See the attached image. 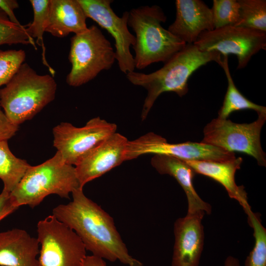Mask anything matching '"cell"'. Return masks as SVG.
Listing matches in <instances>:
<instances>
[{"label":"cell","instance_id":"7c38bea8","mask_svg":"<svg viewBox=\"0 0 266 266\" xmlns=\"http://www.w3.org/2000/svg\"><path fill=\"white\" fill-rule=\"evenodd\" d=\"M87 18L105 29L114 39L116 60L119 68L125 74L134 71V60L130 51L135 43L134 35L128 28L129 13L125 11L119 17L111 7V0H78Z\"/></svg>","mask_w":266,"mask_h":266},{"label":"cell","instance_id":"484cf974","mask_svg":"<svg viewBox=\"0 0 266 266\" xmlns=\"http://www.w3.org/2000/svg\"><path fill=\"white\" fill-rule=\"evenodd\" d=\"M211 9L215 29L235 26L239 21L240 6L238 0H213Z\"/></svg>","mask_w":266,"mask_h":266},{"label":"cell","instance_id":"83f0119b","mask_svg":"<svg viewBox=\"0 0 266 266\" xmlns=\"http://www.w3.org/2000/svg\"><path fill=\"white\" fill-rule=\"evenodd\" d=\"M18 130V126L13 124L0 108V140H7Z\"/></svg>","mask_w":266,"mask_h":266},{"label":"cell","instance_id":"30bf717a","mask_svg":"<svg viewBox=\"0 0 266 266\" xmlns=\"http://www.w3.org/2000/svg\"><path fill=\"white\" fill-rule=\"evenodd\" d=\"M116 130L115 124L99 117L92 118L80 128L63 122L53 129V145L66 163L75 166Z\"/></svg>","mask_w":266,"mask_h":266},{"label":"cell","instance_id":"2e32d148","mask_svg":"<svg viewBox=\"0 0 266 266\" xmlns=\"http://www.w3.org/2000/svg\"><path fill=\"white\" fill-rule=\"evenodd\" d=\"M39 250L37 238L24 230L0 232V266H38Z\"/></svg>","mask_w":266,"mask_h":266},{"label":"cell","instance_id":"5b68a950","mask_svg":"<svg viewBox=\"0 0 266 266\" xmlns=\"http://www.w3.org/2000/svg\"><path fill=\"white\" fill-rule=\"evenodd\" d=\"M78 188H81L75 166L66 163L57 151L43 163L31 166L10 193V198L12 204L18 208L24 205L34 208L49 195L69 199V194Z\"/></svg>","mask_w":266,"mask_h":266},{"label":"cell","instance_id":"f1b7e54d","mask_svg":"<svg viewBox=\"0 0 266 266\" xmlns=\"http://www.w3.org/2000/svg\"><path fill=\"white\" fill-rule=\"evenodd\" d=\"M17 209L11 203L10 193L3 189L0 194V221Z\"/></svg>","mask_w":266,"mask_h":266},{"label":"cell","instance_id":"7a4b0ae2","mask_svg":"<svg viewBox=\"0 0 266 266\" xmlns=\"http://www.w3.org/2000/svg\"><path fill=\"white\" fill-rule=\"evenodd\" d=\"M221 55L216 51L203 52L194 44H186L164 66L153 72L146 74L133 71L127 78L133 84L147 91L141 118L145 120L158 97L165 92H173L180 97L188 92V81L191 74L200 66L214 61L221 66Z\"/></svg>","mask_w":266,"mask_h":266},{"label":"cell","instance_id":"e0dca14e","mask_svg":"<svg viewBox=\"0 0 266 266\" xmlns=\"http://www.w3.org/2000/svg\"><path fill=\"white\" fill-rule=\"evenodd\" d=\"M151 164L159 173L172 176L183 188L188 200L187 213H211L210 205L200 198L194 188L195 172L185 161L172 156L154 155Z\"/></svg>","mask_w":266,"mask_h":266},{"label":"cell","instance_id":"ac0fdd59","mask_svg":"<svg viewBox=\"0 0 266 266\" xmlns=\"http://www.w3.org/2000/svg\"><path fill=\"white\" fill-rule=\"evenodd\" d=\"M87 17L78 0H50L45 32L57 37L87 30Z\"/></svg>","mask_w":266,"mask_h":266},{"label":"cell","instance_id":"6da1fadb","mask_svg":"<svg viewBox=\"0 0 266 266\" xmlns=\"http://www.w3.org/2000/svg\"><path fill=\"white\" fill-rule=\"evenodd\" d=\"M72 200L53 209L52 215L72 229L93 255L128 266H142L129 253L114 220L100 205L87 198L83 189L72 193Z\"/></svg>","mask_w":266,"mask_h":266},{"label":"cell","instance_id":"7402d4cb","mask_svg":"<svg viewBox=\"0 0 266 266\" xmlns=\"http://www.w3.org/2000/svg\"><path fill=\"white\" fill-rule=\"evenodd\" d=\"M33 11V19L32 22L24 26L28 34L33 39H36V42L42 48V63L50 72L52 76L55 71L48 63L46 59V48L44 44L43 34L45 32L47 21L50 0H30Z\"/></svg>","mask_w":266,"mask_h":266},{"label":"cell","instance_id":"ba28073f","mask_svg":"<svg viewBox=\"0 0 266 266\" xmlns=\"http://www.w3.org/2000/svg\"><path fill=\"white\" fill-rule=\"evenodd\" d=\"M258 115V119L249 124L214 119L205 126L200 142L231 152L245 153L254 158L259 166H266V155L261 146L260 135L266 113Z\"/></svg>","mask_w":266,"mask_h":266},{"label":"cell","instance_id":"ffe728a7","mask_svg":"<svg viewBox=\"0 0 266 266\" xmlns=\"http://www.w3.org/2000/svg\"><path fill=\"white\" fill-rule=\"evenodd\" d=\"M222 59L221 67L223 68L227 78L228 88L217 118L226 119L232 112L244 109L254 110L258 114L266 113V107L250 101L238 91L235 86L230 71L228 56H224Z\"/></svg>","mask_w":266,"mask_h":266},{"label":"cell","instance_id":"4316f807","mask_svg":"<svg viewBox=\"0 0 266 266\" xmlns=\"http://www.w3.org/2000/svg\"><path fill=\"white\" fill-rule=\"evenodd\" d=\"M25 58L26 53L22 49L0 50V86L10 81Z\"/></svg>","mask_w":266,"mask_h":266},{"label":"cell","instance_id":"8fae6325","mask_svg":"<svg viewBox=\"0 0 266 266\" xmlns=\"http://www.w3.org/2000/svg\"><path fill=\"white\" fill-rule=\"evenodd\" d=\"M145 154L172 156L184 161L226 162L236 158L233 152L201 142L170 143L161 135L148 133L128 141L125 161Z\"/></svg>","mask_w":266,"mask_h":266},{"label":"cell","instance_id":"277c9868","mask_svg":"<svg viewBox=\"0 0 266 266\" xmlns=\"http://www.w3.org/2000/svg\"><path fill=\"white\" fill-rule=\"evenodd\" d=\"M128 24L135 33V67L142 69L152 63H165L186 44L164 29L166 17L158 5L132 9Z\"/></svg>","mask_w":266,"mask_h":266},{"label":"cell","instance_id":"cb8c5ba5","mask_svg":"<svg viewBox=\"0 0 266 266\" xmlns=\"http://www.w3.org/2000/svg\"><path fill=\"white\" fill-rule=\"evenodd\" d=\"M249 224L253 229L255 244L247 256L245 266H266V229L262 225L260 216L251 209L245 211Z\"/></svg>","mask_w":266,"mask_h":266},{"label":"cell","instance_id":"9c48e42d","mask_svg":"<svg viewBox=\"0 0 266 266\" xmlns=\"http://www.w3.org/2000/svg\"><path fill=\"white\" fill-rule=\"evenodd\" d=\"M203 52L216 51L221 55H235L237 69L245 67L252 56L266 48V33L234 26L203 32L194 43Z\"/></svg>","mask_w":266,"mask_h":266},{"label":"cell","instance_id":"8992f818","mask_svg":"<svg viewBox=\"0 0 266 266\" xmlns=\"http://www.w3.org/2000/svg\"><path fill=\"white\" fill-rule=\"evenodd\" d=\"M70 41L68 60L71 68L66 79L70 86L87 83L100 71L109 69L116 60L110 42L95 25L75 34Z\"/></svg>","mask_w":266,"mask_h":266},{"label":"cell","instance_id":"52a82bcc","mask_svg":"<svg viewBox=\"0 0 266 266\" xmlns=\"http://www.w3.org/2000/svg\"><path fill=\"white\" fill-rule=\"evenodd\" d=\"M38 266H83L85 246L77 234L50 215L37 224Z\"/></svg>","mask_w":266,"mask_h":266},{"label":"cell","instance_id":"f546056e","mask_svg":"<svg viewBox=\"0 0 266 266\" xmlns=\"http://www.w3.org/2000/svg\"><path fill=\"white\" fill-rule=\"evenodd\" d=\"M19 7L16 0H0V9L7 15L9 20L13 23L21 26L16 17L14 10Z\"/></svg>","mask_w":266,"mask_h":266},{"label":"cell","instance_id":"44dd1931","mask_svg":"<svg viewBox=\"0 0 266 266\" xmlns=\"http://www.w3.org/2000/svg\"><path fill=\"white\" fill-rule=\"evenodd\" d=\"M30 166L12 154L7 140H0V179L3 183V190L11 193Z\"/></svg>","mask_w":266,"mask_h":266},{"label":"cell","instance_id":"9a60e30c","mask_svg":"<svg viewBox=\"0 0 266 266\" xmlns=\"http://www.w3.org/2000/svg\"><path fill=\"white\" fill-rule=\"evenodd\" d=\"M176 17L167 29L186 44H194L204 32L215 29L212 9L202 0H176Z\"/></svg>","mask_w":266,"mask_h":266},{"label":"cell","instance_id":"d4e9b609","mask_svg":"<svg viewBox=\"0 0 266 266\" xmlns=\"http://www.w3.org/2000/svg\"><path fill=\"white\" fill-rule=\"evenodd\" d=\"M22 44L36 46L34 39L28 34L24 26L12 23L0 9V45Z\"/></svg>","mask_w":266,"mask_h":266},{"label":"cell","instance_id":"603a6c76","mask_svg":"<svg viewBox=\"0 0 266 266\" xmlns=\"http://www.w3.org/2000/svg\"><path fill=\"white\" fill-rule=\"evenodd\" d=\"M240 19L234 26L266 33V0H238Z\"/></svg>","mask_w":266,"mask_h":266},{"label":"cell","instance_id":"4fadbf2b","mask_svg":"<svg viewBox=\"0 0 266 266\" xmlns=\"http://www.w3.org/2000/svg\"><path fill=\"white\" fill-rule=\"evenodd\" d=\"M128 141L116 132L87 154L75 166L80 187L125 161Z\"/></svg>","mask_w":266,"mask_h":266},{"label":"cell","instance_id":"d6986e66","mask_svg":"<svg viewBox=\"0 0 266 266\" xmlns=\"http://www.w3.org/2000/svg\"><path fill=\"white\" fill-rule=\"evenodd\" d=\"M184 161V160H183ZM195 173L207 176L219 182L225 188L229 197L236 200L244 210L251 208L247 193L243 186H237L235 182L236 171L240 168L241 157L231 161L219 162L205 161H184Z\"/></svg>","mask_w":266,"mask_h":266},{"label":"cell","instance_id":"4dcf8cb0","mask_svg":"<svg viewBox=\"0 0 266 266\" xmlns=\"http://www.w3.org/2000/svg\"><path fill=\"white\" fill-rule=\"evenodd\" d=\"M83 266H106V264L103 259L92 255L86 256Z\"/></svg>","mask_w":266,"mask_h":266},{"label":"cell","instance_id":"5bb4252c","mask_svg":"<svg viewBox=\"0 0 266 266\" xmlns=\"http://www.w3.org/2000/svg\"><path fill=\"white\" fill-rule=\"evenodd\" d=\"M204 213L188 214L176 220L171 266H199L203 247Z\"/></svg>","mask_w":266,"mask_h":266},{"label":"cell","instance_id":"3957f363","mask_svg":"<svg viewBox=\"0 0 266 266\" xmlns=\"http://www.w3.org/2000/svg\"><path fill=\"white\" fill-rule=\"evenodd\" d=\"M57 86L52 76L39 75L23 63L0 89V105L9 120L19 126L54 100Z\"/></svg>","mask_w":266,"mask_h":266},{"label":"cell","instance_id":"1f68e13d","mask_svg":"<svg viewBox=\"0 0 266 266\" xmlns=\"http://www.w3.org/2000/svg\"><path fill=\"white\" fill-rule=\"evenodd\" d=\"M224 266H240L239 260L233 256H229L226 259Z\"/></svg>","mask_w":266,"mask_h":266}]
</instances>
